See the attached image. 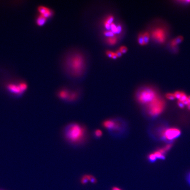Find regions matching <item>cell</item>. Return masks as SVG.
Masks as SVG:
<instances>
[{"label":"cell","instance_id":"1","mask_svg":"<svg viewBox=\"0 0 190 190\" xmlns=\"http://www.w3.org/2000/svg\"><path fill=\"white\" fill-rule=\"evenodd\" d=\"M103 125L110 135L115 138L123 137L127 133L128 129L126 121L121 117L106 120L103 122Z\"/></svg>","mask_w":190,"mask_h":190},{"label":"cell","instance_id":"2","mask_svg":"<svg viewBox=\"0 0 190 190\" xmlns=\"http://www.w3.org/2000/svg\"><path fill=\"white\" fill-rule=\"evenodd\" d=\"M64 135L66 140L72 145H78L84 140L86 131L80 124L71 123L65 127Z\"/></svg>","mask_w":190,"mask_h":190},{"label":"cell","instance_id":"3","mask_svg":"<svg viewBox=\"0 0 190 190\" xmlns=\"http://www.w3.org/2000/svg\"><path fill=\"white\" fill-rule=\"evenodd\" d=\"M84 58L81 53H75L69 57L67 61V67L73 75H80L85 68Z\"/></svg>","mask_w":190,"mask_h":190},{"label":"cell","instance_id":"4","mask_svg":"<svg viewBox=\"0 0 190 190\" xmlns=\"http://www.w3.org/2000/svg\"><path fill=\"white\" fill-rule=\"evenodd\" d=\"M165 104L161 100L154 99L147 107L148 114L152 116H156L160 114L164 110Z\"/></svg>","mask_w":190,"mask_h":190},{"label":"cell","instance_id":"5","mask_svg":"<svg viewBox=\"0 0 190 190\" xmlns=\"http://www.w3.org/2000/svg\"><path fill=\"white\" fill-rule=\"evenodd\" d=\"M154 93L150 90H144L138 92L137 99L141 104H149L155 99Z\"/></svg>","mask_w":190,"mask_h":190},{"label":"cell","instance_id":"6","mask_svg":"<svg viewBox=\"0 0 190 190\" xmlns=\"http://www.w3.org/2000/svg\"><path fill=\"white\" fill-rule=\"evenodd\" d=\"M180 133H181L179 129L173 128L165 130L163 133V136L169 140H172L178 137Z\"/></svg>","mask_w":190,"mask_h":190},{"label":"cell","instance_id":"7","mask_svg":"<svg viewBox=\"0 0 190 190\" xmlns=\"http://www.w3.org/2000/svg\"><path fill=\"white\" fill-rule=\"evenodd\" d=\"M38 11L40 14L44 16V17L47 18L51 17L53 15V10L49 8L44 6H40L38 7Z\"/></svg>","mask_w":190,"mask_h":190},{"label":"cell","instance_id":"8","mask_svg":"<svg viewBox=\"0 0 190 190\" xmlns=\"http://www.w3.org/2000/svg\"><path fill=\"white\" fill-rule=\"evenodd\" d=\"M7 89L9 92L16 95H20L22 93V92L19 87V85L9 84L8 85Z\"/></svg>","mask_w":190,"mask_h":190},{"label":"cell","instance_id":"9","mask_svg":"<svg viewBox=\"0 0 190 190\" xmlns=\"http://www.w3.org/2000/svg\"><path fill=\"white\" fill-rule=\"evenodd\" d=\"M47 19L46 18L40 14L36 19V23L39 26H42L45 23Z\"/></svg>","mask_w":190,"mask_h":190},{"label":"cell","instance_id":"10","mask_svg":"<svg viewBox=\"0 0 190 190\" xmlns=\"http://www.w3.org/2000/svg\"><path fill=\"white\" fill-rule=\"evenodd\" d=\"M70 94L67 90H62L59 92L58 93V96L59 98L63 100H67L69 98Z\"/></svg>","mask_w":190,"mask_h":190},{"label":"cell","instance_id":"11","mask_svg":"<svg viewBox=\"0 0 190 190\" xmlns=\"http://www.w3.org/2000/svg\"><path fill=\"white\" fill-rule=\"evenodd\" d=\"M183 40V37L181 36H179L176 38L173 41L172 45L173 46L177 45L180 43H181Z\"/></svg>","mask_w":190,"mask_h":190},{"label":"cell","instance_id":"12","mask_svg":"<svg viewBox=\"0 0 190 190\" xmlns=\"http://www.w3.org/2000/svg\"><path fill=\"white\" fill-rule=\"evenodd\" d=\"M117 39V38L116 36H114L113 37H108L107 41V42L110 45H114L116 43Z\"/></svg>","mask_w":190,"mask_h":190},{"label":"cell","instance_id":"13","mask_svg":"<svg viewBox=\"0 0 190 190\" xmlns=\"http://www.w3.org/2000/svg\"><path fill=\"white\" fill-rule=\"evenodd\" d=\"M18 85H19V87H20V89L22 91V93L27 89V85L25 82H22L20 83Z\"/></svg>","mask_w":190,"mask_h":190},{"label":"cell","instance_id":"14","mask_svg":"<svg viewBox=\"0 0 190 190\" xmlns=\"http://www.w3.org/2000/svg\"><path fill=\"white\" fill-rule=\"evenodd\" d=\"M143 38H144L145 45L148 44L149 39H150V35H149V33L147 32L145 33L144 34H143Z\"/></svg>","mask_w":190,"mask_h":190},{"label":"cell","instance_id":"15","mask_svg":"<svg viewBox=\"0 0 190 190\" xmlns=\"http://www.w3.org/2000/svg\"><path fill=\"white\" fill-rule=\"evenodd\" d=\"M154 154L155 156H156L157 159H164V158H165V156H164V154H162V153L161 152L159 151H156Z\"/></svg>","mask_w":190,"mask_h":190},{"label":"cell","instance_id":"16","mask_svg":"<svg viewBox=\"0 0 190 190\" xmlns=\"http://www.w3.org/2000/svg\"><path fill=\"white\" fill-rule=\"evenodd\" d=\"M89 181V175H84L81 179V182L82 184H85Z\"/></svg>","mask_w":190,"mask_h":190},{"label":"cell","instance_id":"17","mask_svg":"<svg viewBox=\"0 0 190 190\" xmlns=\"http://www.w3.org/2000/svg\"><path fill=\"white\" fill-rule=\"evenodd\" d=\"M94 134L96 138H99L102 136V132L100 129H97L95 130Z\"/></svg>","mask_w":190,"mask_h":190},{"label":"cell","instance_id":"18","mask_svg":"<svg viewBox=\"0 0 190 190\" xmlns=\"http://www.w3.org/2000/svg\"><path fill=\"white\" fill-rule=\"evenodd\" d=\"M138 42L140 45H145L144 44V38H143V34H140L138 36Z\"/></svg>","mask_w":190,"mask_h":190},{"label":"cell","instance_id":"19","mask_svg":"<svg viewBox=\"0 0 190 190\" xmlns=\"http://www.w3.org/2000/svg\"><path fill=\"white\" fill-rule=\"evenodd\" d=\"M113 20H114V17H113V16L111 15H109L104 22H107V23H108L109 24H111V23L113 22Z\"/></svg>","mask_w":190,"mask_h":190},{"label":"cell","instance_id":"20","mask_svg":"<svg viewBox=\"0 0 190 190\" xmlns=\"http://www.w3.org/2000/svg\"><path fill=\"white\" fill-rule=\"evenodd\" d=\"M104 34L105 36L108 37H108H113V36H115V34L111 31H105L104 32Z\"/></svg>","mask_w":190,"mask_h":190},{"label":"cell","instance_id":"21","mask_svg":"<svg viewBox=\"0 0 190 190\" xmlns=\"http://www.w3.org/2000/svg\"><path fill=\"white\" fill-rule=\"evenodd\" d=\"M89 180L91 183L92 184H96L97 182V180L96 179L94 176H92V175H89Z\"/></svg>","mask_w":190,"mask_h":190},{"label":"cell","instance_id":"22","mask_svg":"<svg viewBox=\"0 0 190 190\" xmlns=\"http://www.w3.org/2000/svg\"><path fill=\"white\" fill-rule=\"evenodd\" d=\"M110 29H111V31L115 34H117V26L115 24V23L112 22L110 24Z\"/></svg>","mask_w":190,"mask_h":190},{"label":"cell","instance_id":"23","mask_svg":"<svg viewBox=\"0 0 190 190\" xmlns=\"http://www.w3.org/2000/svg\"><path fill=\"white\" fill-rule=\"evenodd\" d=\"M148 159H149V160L151 161V162H154V161H155L156 160V156L154 155V154H150L148 156Z\"/></svg>","mask_w":190,"mask_h":190},{"label":"cell","instance_id":"24","mask_svg":"<svg viewBox=\"0 0 190 190\" xmlns=\"http://www.w3.org/2000/svg\"><path fill=\"white\" fill-rule=\"evenodd\" d=\"M166 97L167 99L170 100H173L175 99L174 94H172V93H168L166 95Z\"/></svg>","mask_w":190,"mask_h":190},{"label":"cell","instance_id":"25","mask_svg":"<svg viewBox=\"0 0 190 190\" xmlns=\"http://www.w3.org/2000/svg\"><path fill=\"white\" fill-rule=\"evenodd\" d=\"M187 98V96L184 93V92H182L181 97H180V99H179V101H180L183 102L185 100H186Z\"/></svg>","mask_w":190,"mask_h":190},{"label":"cell","instance_id":"26","mask_svg":"<svg viewBox=\"0 0 190 190\" xmlns=\"http://www.w3.org/2000/svg\"><path fill=\"white\" fill-rule=\"evenodd\" d=\"M119 50L122 52V53H125L127 51L128 49L125 46H122L120 48Z\"/></svg>","mask_w":190,"mask_h":190},{"label":"cell","instance_id":"27","mask_svg":"<svg viewBox=\"0 0 190 190\" xmlns=\"http://www.w3.org/2000/svg\"><path fill=\"white\" fill-rule=\"evenodd\" d=\"M181 93H182V92H175L174 94L175 98H177V99L179 100L180 97H181Z\"/></svg>","mask_w":190,"mask_h":190},{"label":"cell","instance_id":"28","mask_svg":"<svg viewBox=\"0 0 190 190\" xmlns=\"http://www.w3.org/2000/svg\"><path fill=\"white\" fill-rule=\"evenodd\" d=\"M122 27L120 25H118L117 26V34H119L122 31Z\"/></svg>","mask_w":190,"mask_h":190},{"label":"cell","instance_id":"29","mask_svg":"<svg viewBox=\"0 0 190 190\" xmlns=\"http://www.w3.org/2000/svg\"><path fill=\"white\" fill-rule=\"evenodd\" d=\"M114 52H113L110 51H107L106 52V54L108 55V57H109L111 58L112 57V55H113Z\"/></svg>","mask_w":190,"mask_h":190},{"label":"cell","instance_id":"30","mask_svg":"<svg viewBox=\"0 0 190 190\" xmlns=\"http://www.w3.org/2000/svg\"><path fill=\"white\" fill-rule=\"evenodd\" d=\"M178 105L181 108H183L185 106L184 103L180 101H179L178 102Z\"/></svg>","mask_w":190,"mask_h":190},{"label":"cell","instance_id":"31","mask_svg":"<svg viewBox=\"0 0 190 190\" xmlns=\"http://www.w3.org/2000/svg\"><path fill=\"white\" fill-rule=\"evenodd\" d=\"M117 56V57H120L122 55V52L120 51L119 50H117L115 52Z\"/></svg>","mask_w":190,"mask_h":190},{"label":"cell","instance_id":"32","mask_svg":"<svg viewBox=\"0 0 190 190\" xmlns=\"http://www.w3.org/2000/svg\"><path fill=\"white\" fill-rule=\"evenodd\" d=\"M187 181L190 185V172L187 174Z\"/></svg>","mask_w":190,"mask_h":190},{"label":"cell","instance_id":"33","mask_svg":"<svg viewBox=\"0 0 190 190\" xmlns=\"http://www.w3.org/2000/svg\"><path fill=\"white\" fill-rule=\"evenodd\" d=\"M104 26H105V27L107 28V29L109 30V29H110V24H109L108 23H107V22H104Z\"/></svg>","mask_w":190,"mask_h":190},{"label":"cell","instance_id":"34","mask_svg":"<svg viewBox=\"0 0 190 190\" xmlns=\"http://www.w3.org/2000/svg\"><path fill=\"white\" fill-rule=\"evenodd\" d=\"M111 190H123L121 188L119 187H113L111 188Z\"/></svg>","mask_w":190,"mask_h":190},{"label":"cell","instance_id":"35","mask_svg":"<svg viewBox=\"0 0 190 190\" xmlns=\"http://www.w3.org/2000/svg\"><path fill=\"white\" fill-rule=\"evenodd\" d=\"M117 57V56L115 52H114L113 53V55L112 56V58L115 59H116Z\"/></svg>","mask_w":190,"mask_h":190},{"label":"cell","instance_id":"36","mask_svg":"<svg viewBox=\"0 0 190 190\" xmlns=\"http://www.w3.org/2000/svg\"><path fill=\"white\" fill-rule=\"evenodd\" d=\"M187 100H188V102H189V103H190V96L187 97Z\"/></svg>","mask_w":190,"mask_h":190},{"label":"cell","instance_id":"37","mask_svg":"<svg viewBox=\"0 0 190 190\" xmlns=\"http://www.w3.org/2000/svg\"><path fill=\"white\" fill-rule=\"evenodd\" d=\"M187 108H188V110H190V103H189V104L187 105Z\"/></svg>","mask_w":190,"mask_h":190}]
</instances>
